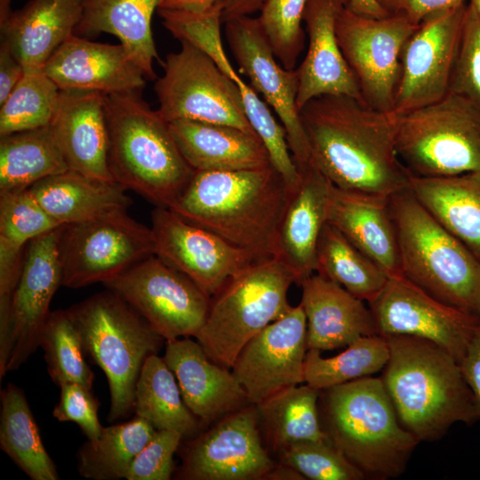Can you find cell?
<instances>
[{
	"label": "cell",
	"mask_w": 480,
	"mask_h": 480,
	"mask_svg": "<svg viewBox=\"0 0 480 480\" xmlns=\"http://www.w3.org/2000/svg\"><path fill=\"white\" fill-rule=\"evenodd\" d=\"M311 163L336 187L382 196L409 188L412 173L396 149L394 111L347 95H322L300 110Z\"/></svg>",
	"instance_id": "1"
},
{
	"label": "cell",
	"mask_w": 480,
	"mask_h": 480,
	"mask_svg": "<svg viewBox=\"0 0 480 480\" xmlns=\"http://www.w3.org/2000/svg\"><path fill=\"white\" fill-rule=\"evenodd\" d=\"M291 193L272 164L194 171L169 209L263 260L278 257L279 228Z\"/></svg>",
	"instance_id": "2"
},
{
	"label": "cell",
	"mask_w": 480,
	"mask_h": 480,
	"mask_svg": "<svg viewBox=\"0 0 480 480\" xmlns=\"http://www.w3.org/2000/svg\"><path fill=\"white\" fill-rule=\"evenodd\" d=\"M389 357L380 378L402 426L420 441L442 437L456 422L480 420V407L456 358L418 337H386Z\"/></svg>",
	"instance_id": "3"
},
{
	"label": "cell",
	"mask_w": 480,
	"mask_h": 480,
	"mask_svg": "<svg viewBox=\"0 0 480 480\" xmlns=\"http://www.w3.org/2000/svg\"><path fill=\"white\" fill-rule=\"evenodd\" d=\"M140 92L104 94L109 171L127 189L157 207L170 208L194 170L179 150L168 123Z\"/></svg>",
	"instance_id": "4"
},
{
	"label": "cell",
	"mask_w": 480,
	"mask_h": 480,
	"mask_svg": "<svg viewBox=\"0 0 480 480\" xmlns=\"http://www.w3.org/2000/svg\"><path fill=\"white\" fill-rule=\"evenodd\" d=\"M402 275L442 302L480 316V260L409 188L389 196Z\"/></svg>",
	"instance_id": "5"
},
{
	"label": "cell",
	"mask_w": 480,
	"mask_h": 480,
	"mask_svg": "<svg viewBox=\"0 0 480 480\" xmlns=\"http://www.w3.org/2000/svg\"><path fill=\"white\" fill-rule=\"evenodd\" d=\"M322 391L332 444L364 476H400L420 441L400 423L381 379L364 377Z\"/></svg>",
	"instance_id": "6"
},
{
	"label": "cell",
	"mask_w": 480,
	"mask_h": 480,
	"mask_svg": "<svg viewBox=\"0 0 480 480\" xmlns=\"http://www.w3.org/2000/svg\"><path fill=\"white\" fill-rule=\"evenodd\" d=\"M79 329L84 353L105 373L109 388L108 420L134 412L135 389L148 356L165 340L120 295L95 293L68 308Z\"/></svg>",
	"instance_id": "7"
},
{
	"label": "cell",
	"mask_w": 480,
	"mask_h": 480,
	"mask_svg": "<svg viewBox=\"0 0 480 480\" xmlns=\"http://www.w3.org/2000/svg\"><path fill=\"white\" fill-rule=\"evenodd\" d=\"M292 284L296 277L279 257L253 261L211 297L195 339L213 361L231 369L247 342L290 309Z\"/></svg>",
	"instance_id": "8"
},
{
	"label": "cell",
	"mask_w": 480,
	"mask_h": 480,
	"mask_svg": "<svg viewBox=\"0 0 480 480\" xmlns=\"http://www.w3.org/2000/svg\"><path fill=\"white\" fill-rule=\"evenodd\" d=\"M396 149L420 177L480 172V110L449 92L440 100L397 115Z\"/></svg>",
	"instance_id": "9"
},
{
	"label": "cell",
	"mask_w": 480,
	"mask_h": 480,
	"mask_svg": "<svg viewBox=\"0 0 480 480\" xmlns=\"http://www.w3.org/2000/svg\"><path fill=\"white\" fill-rule=\"evenodd\" d=\"M180 44L178 52L165 56L164 73L155 82L160 116L167 123L191 120L256 133L236 84L206 53L189 43Z\"/></svg>",
	"instance_id": "10"
},
{
	"label": "cell",
	"mask_w": 480,
	"mask_h": 480,
	"mask_svg": "<svg viewBox=\"0 0 480 480\" xmlns=\"http://www.w3.org/2000/svg\"><path fill=\"white\" fill-rule=\"evenodd\" d=\"M62 285L80 288L106 284L155 254L150 227L125 210L64 225L59 243Z\"/></svg>",
	"instance_id": "11"
},
{
	"label": "cell",
	"mask_w": 480,
	"mask_h": 480,
	"mask_svg": "<svg viewBox=\"0 0 480 480\" xmlns=\"http://www.w3.org/2000/svg\"><path fill=\"white\" fill-rule=\"evenodd\" d=\"M104 285L120 295L165 341L195 338L208 314L211 297L156 254Z\"/></svg>",
	"instance_id": "12"
},
{
	"label": "cell",
	"mask_w": 480,
	"mask_h": 480,
	"mask_svg": "<svg viewBox=\"0 0 480 480\" xmlns=\"http://www.w3.org/2000/svg\"><path fill=\"white\" fill-rule=\"evenodd\" d=\"M419 25L396 14L383 18L363 16L348 4L340 12L336 25L339 45L364 102L370 108L393 111L401 54Z\"/></svg>",
	"instance_id": "13"
},
{
	"label": "cell",
	"mask_w": 480,
	"mask_h": 480,
	"mask_svg": "<svg viewBox=\"0 0 480 480\" xmlns=\"http://www.w3.org/2000/svg\"><path fill=\"white\" fill-rule=\"evenodd\" d=\"M378 334L430 340L460 363L480 328V316L434 298L404 276L388 278L371 302Z\"/></svg>",
	"instance_id": "14"
},
{
	"label": "cell",
	"mask_w": 480,
	"mask_h": 480,
	"mask_svg": "<svg viewBox=\"0 0 480 480\" xmlns=\"http://www.w3.org/2000/svg\"><path fill=\"white\" fill-rule=\"evenodd\" d=\"M467 4L426 17L406 41L393 111L397 115L435 103L449 93Z\"/></svg>",
	"instance_id": "15"
},
{
	"label": "cell",
	"mask_w": 480,
	"mask_h": 480,
	"mask_svg": "<svg viewBox=\"0 0 480 480\" xmlns=\"http://www.w3.org/2000/svg\"><path fill=\"white\" fill-rule=\"evenodd\" d=\"M229 49L253 90L273 108L286 132L291 154L301 171L311 164L310 153L296 99L297 68L287 69L276 58L258 18L245 16L225 22Z\"/></svg>",
	"instance_id": "16"
},
{
	"label": "cell",
	"mask_w": 480,
	"mask_h": 480,
	"mask_svg": "<svg viewBox=\"0 0 480 480\" xmlns=\"http://www.w3.org/2000/svg\"><path fill=\"white\" fill-rule=\"evenodd\" d=\"M307 352V318L300 303L251 339L231 370L249 402L257 405L305 383Z\"/></svg>",
	"instance_id": "17"
},
{
	"label": "cell",
	"mask_w": 480,
	"mask_h": 480,
	"mask_svg": "<svg viewBox=\"0 0 480 480\" xmlns=\"http://www.w3.org/2000/svg\"><path fill=\"white\" fill-rule=\"evenodd\" d=\"M150 228L155 254L189 277L210 297L258 260L169 208L156 206Z\"/></svg>",
	"instance_id": "18"
},
{
	"label": "cell",
	"mask_w": 480,
	"mask_h": 480,
	"mask_svg": "<svg viewBox=\"0 0 480 480\" xmlns=\"http://www.w3.org/2000/svg\"><path fill=\"white\" fill-rule=\"evenodd\" d=\"M62 227L30 240L26 245L10 308L6 372L18 370L39 347L51 313L52 299L62 285L59 252Z\"/></svg>",
	"instance_id": "19"
},
{
	"label": "cell",
	"mask_w": 480,
	"mask_h": 480,
	"mask_svg": "<svg viewBox=\"0 0 480 480\" xmlns=\"http://www.w3.org/2000/svg\"><path fill=\"white\" fill-rule=\"evenodd\" d=\"M257 406L227 414L188 444L180 476L189 480L265 479L276 466L260 441Z\"/></svg>",
	"instance_id": "20"
},
{
	"label": "cell",
	"mask_w": 480,
	"mask_h": 480,
	"mask_svg": "<svg viewBox=\"0 0 480 480\" xmlns=\"http://www.w3.org/2000/svg\"><path fill=\"white\" fill-rule=\"evenodd\" d=\"M60 90L104 94L141 91L146 76L122 44L93 42L73 34L42 68Z\"/></svg>",
	"instance_id": "21"
},
{
	"label": "cell",
	"mask_w": 480,
	"mask_h": 480,
	"mask_svg": "<svg viewBox=\"0 0 480 480\" xmlns=\"http://www.w3.org/2000/svg\"><path fill=\"white\" fill-rule=\"evenodd\" d=\"M348 3V0L307 1L303 22L308 49L297 68L299 112L308 101L322 95H347L365 104L337 37V20Z\"/></svg>",
	"instance_id": "22"
},
{
	"label": "cell",
	"mask_w": 480,
	"mask_h": 480,
	"mask_svg": "<svg viewBox=\"0 0 480 480\" xmlns=\"http://www.w3.org/2000/svg\"><path fill=\"white\" fill-rule=\"evenodd\" d=\"M50 125L68 170L96 180L115 181L108 161L104 93L60 90Z\"/></svg>",
	"instance_id": "23"
},
{
	"label": "cell",
	"mask_w": 480,
	"mask_h": 480,
	"mask_svg": "<svg viewBox=\"0 0 480 480\" xmlns=\"http://www.w3.org/2000/svg\"><path fill=\"white\" fill-rule=\"evenodd\" d=\"M163 357L199 421L210 423L249 402L232 370L213 361L196 340L166 341Z\"/></svg>",
	"instance_id": "24"
},
{
	"label": "cell",
	"mask_w": 480,
	"mask_h": 480,
	"mask_svg": "<svg viewBox=\"0 0 480 480\" xmlns=\"http://www.w3.org/2000/svg\"><path fill=\"white\" fill-rule=\"evenodd\" d=\"M300 285L308 349L346 348L362 337L378 334L371 308L337 283L313 274Z\"/></svg>",
	"instance_id": "25"
},
{
	"label": "cell",
	"mask_w": 480,
	"mask_h": 480,
	"mask_svg": "<svg viewBox=\"0 0 480 480\" xmlns=\"http://www.w3.org/2000/svg\"><path fill=\"white\" fill-rule=\"evenodd\" d=\"M389 197L347 190L332 184L326 222L390 277L403 276Z\"/></svg>",
	"instance_id": "26"
},
{
	"label": "cell",
	"mask_w": 480,
	"mask_h": 480,
	"mask_svg": "<svg viewBox=\"0 0 480 480\" xmlns=\"http://www.w3.org/2000/svg\"><path fill=\"white\" fill-rule=\"evenodd\" d=\"M300 172V184L290 195L278 235V257L292 269L299 285L315 273L332 184L312 163Z\"/></svg>",
	"instance_id": "27"
},
{
	"label": "cell",
	"mask_w": 480,
	"mask_h": 480,
	"mask_svg": "<svg viewBox=\"0 0 480 480\" xmlns=\"http://www.w3.org/2000/svg\"><path fill=\"white\" fill-rule=\"evenodd\" d=\"M82 15V0H29L0 22L4 43L25 70L40 69L69 36Z\"/></svg>",
	"instance_id": "28"
},
{
	"label": "cell",
	"mask_w": 480,
	"mask_h": 480,
	"mask_svg": "<svg viewBox=\"0 0 480 480\" xmlns=\"http://www.w3.org/2000/svg\"><path fill=\"white\" fill-rule=\"evenodd\" d=\"M168 124L179 150L194 171L248 170L271 164L256 133L191 120H176Z\"/></svg>",
	"instance_id": "29"
},
{
	"label": "cell",
	"mask_w": 480,
	"mask_h": 480,
	"mask_svg": "<svg viewBox=\"0 0 480 480\" xmlns=\"http://www.w3.org/2000/svg\"><path fill=\"white\" fill-rule=\"evenodd\" d=\"M161 0H82V15L75 35L86 37L108 33L116 36L146 78H156L158 54L151 20Z\"/></svg>",
	"instance_id": "30"
},
{
	"label": "cell",
	"mask_w": 480,
	"mask_h": 480,
	"mask_svg": "<svg viewBox=\"0 0 480 480\" xmlns=\"http://www.w3.org/2000/svg\"><path fill=\"white\" fill-rule=\"evenodd\" d=\"M28 189L60 225L126 211L132 203L125 193L127 188L120 183L96 180L71 170L41 180Z\"/></svg>",
	"instance_id": "31"
},
{
	"label": "cell",
	"mask_w": 480,
	"mask_h": 480,
	"mask_svg": "<svg viewBox=\"0 0 480 480\" xmlns=\"http://www.w3.org/2000/svg\"><path fill=\"white\" fill-rule=\"evenodd\" d=\"M409 189L444 228L480 260V172L448 177L412 174Z\"/></svg>",
	"instance_id": "32"
},
{
	"label": "cell",
	"mask_w": 480,
	"mask_h": 480,
	"mask_svg": "<svg viewBox=\"0 0 480 480\" xmlns=\"http://www.w3.org/2000/svg\"><path fill=\"white\" fill-rule=\"evenodd\" d=\"M68 170L51 125L0 137V194Z\"/></svg>",
	"instance_id": "33"
},
{
	"label": "cell",
	"mask_w": 480,
	"mask_h": 480,
	"mask_svg": "<svg viewBox=\"0 0 480 480\" xmlns=\"http://www.w3.org/2000/svg\"><path fill=\"white\" fill-rule=\"evenodd\" d=\"M0 447L32 480H57L24 391L9 383L1 391Z\"/></svg>",
	"instance_id": "34"
},
{
	"label": "cell",
	"mask_w": 480,
	"mask_h": 480,
	"mask_svg": "<svg viewBox=\"0 0 480 480\" xmlns=\"http://www.w3.org/2000/svg\"><path fill=\"white\" fill-rule=\"evenodd\" d=\"M135 415L156 429H168L183 436L195 434L199 420L188 408L177 380L164 357L151 355L145 361L135 389Z\"/></svg>",
	"instance_id": "35"
},
{
	"label": "cell",
	"mask_w": 480,
	"mask_h": 480,
	"mask_svg": "<svg viewBox=\"0 0 480 480\" xmlns=\"http://www.w3.org/2000/svg\"><path fill=\"white\" fill-rule=\"evenodd\" d=\"M315 272L368 303L381 292L389 278L372 260L328 222L319 236Z\"/></svg>",
	"instance_id": "36"
},
{
	"label": "cell",
	"mask_w": 480,
	"mask_h": 480,
	"mask_svg": "<svg viewBox=\"0 0 480 480\" xmlns=\"http://www.w3.org/2000/svg\"><path fill=\"white\" fill-rule=\"evenodd\" d=\"M156 429L135 415L126 422L102 428L95 440H87L77 452V470L92 480L125 478L136 455L155 435Z\"/></svg>",
	"instance_id": "37"
},
{
	"label": "cell",
	"mask_w": 480,
	"mask_h": 480,
	"mask_svg": "<svg viewBox=\"0 0 480 480\" xmlns=\"http://www.w3.org/2000/svg\"><path fill=\"white\" fill-rule=\"evenodd\" d=\"M320 392L305 383L284 389L256 405L276 448L282 450L304 441H331L319 420Z\"/></svg>",
	"instance_id": "38"
},
{
	"label": "cell",
	"mask_w": 480,
	"mask_h": 480,
	"mask_svg": "<svg viewBox=\"0 0 480 480\" xmlns=\"http://www.w3.org/2000/svg\"><path fill=\"white\" fill-rule=\"evenodd\" d=\"M388 357V340L380 334L362 337L332 357H323L321 351L308 349L305 383L322 391L369 377L383 370Z\"/></svg>",
	"instance_id": "39"
},
{
	"label": "cell",
	"mask_w": 480,
	"mask_h": 480,
	"mask_svg": "<svg viewBox=\"0 0 480 480\" xmlns=\"http://www.w3.org/2000/svg\"><path fill=\"white\" fill-rule=\"evenodd\" d=\"M39 347L44 350L48 373L56 385L77 383L92 388L94 373L84 359L81 334L68 309L51 311Z\"/></svg>",
	"instance_id": "40"
},
{
	"label": "cell",
	"mask_w": 480,
	"mask_h": 480,
	"mask_svg": "<svg viewBox=\"0 0 480 480\" xmlns=\"http://www.w3.org/2000/svg\"><path fill=\"white\" fill-rule=\"evenodd\" d=\"M60 91L42 68L25 70L19 84L0 105V137L49 125Z\"/></svg>",
	"instance_id": "41"
},
{
	"label": "cell",
	"mask_w": 480,
	"mask_h": 480,
	"mask_svg": "<svg viewBox=\"0 0 480 480\" xmlns=\"http://www.w3.org/2000/svg\"><path fill=\"white\" fill-rule=\"evenodd\" d=\"M164 27L180 42L206 53L236 84L243 79L232 67L223 48L220 34L222 2L208 11L193 12L157 9Z\"/></svg>",
	"instance_id": "42"
},
{
	"label": "cell",
	"mask_w": 480,
	"mask_h": 480,
	"mask_svg": "<svg viewBox=\"0 0 480 480\" xmlns=\"http://www.w3.org/2000/svg\"><path fill=\"white\" fill-rule=\"evenodd\" d=\"M61 226L28 188L0 194V247L24 250L30 240Z\"/></svg>",
	"instance_id": "43"
},
{
	"label": "cell",
	"mask_w": 480,
	"mask_h": 480,
	"mask_svg": "<svg viewBox=\"0 0 480 480\" xmlns=\"http://www.w3.org/2000/svg\"><path fill=\"white\" fill-rule=\"evenodd\" d=\"M308 0H266L257 17L279 63L287 69L296 63L305 45L302 28Z\"/></svg>",
	"instance_id": "44"
},
{
	"label": "cell",
	"mask_w": 480,
	"mask_h": 480,
	"mask_svg": "<svg viewBox=\"0 0 480 480\" xmlns=\"http://www.w3.org/2000/svg\"><path fill=\"white\" fill-rule=\"evenodd\" d=\"M281 451L282 463L312 480H360L364 473L331 441H304Z\"/></svg>",
	"instance_id": "45"
},
{
	"label": "cell",
	"mask_w": 480,
	"mask_h": 480,
	"mask_svg": "<svg viewBox=\"0 0 480 480\" xmlns=\"http://www.w3.org/2000/svg\"><path fill=\"white\" fill-rule=\"evenodd\" d=\"M449 92L480 110V14L470 2L466 7Z\"/></svg>",
	"instance_id": "46"
},
{
	"label": "cell",
	"mask_w": 480,
	"mask_h": 480,
	"mask_svg": "<svg viewBox=\"0 0 480 480\" xmlns=\"http://www.w3.org/2000/svg\"><path fill=\"white\" fill-rule=\"evenodd\" d=\"M183 436L173 430L156 429L136 455L127 472V480H169L174 469L173 456Z\"/></svg>",
	"instance_id": "47"
},
{
	"label": "cell",
	"mask_w": 480,
	"mask_h": 480,
	"mask_svg": "<svg viewBox=\"0 0 480 480\" xmlns=\"http://www.w3.org/2000/svg\"><path fill=\"white\" fill-rule=\"evenodd\" d=\"M60 388V400L52 411V416L61 422L76 423L87 440L98 438L103 427L98 417L100 403L91 388L77 383L63 384Z\"/></svg>",
	"instance_id": "48"
},
{
	"label": "cell",
	"mask_w": 480,
	"mask_h": 480,
	"mask_svg": "<svg viewBox=\"0 0 480 480\" xmlns=\"http://www.w3.org/2000/svg\"><path fill=\"white\" fill-rule=\"evenodd\" d=\"M390 13L400 15L415 25L436 12L465 3L466 0H378Z\"/></svg>",
	"instance_id": "49"
},
{
	"label": "cell",
	"mask_w": 480,
	"mask_h": 480,
	"mask_svg": "<svg viewBox=\"0 0 480 480\" xmlns=\"http://www.w3.org/2000/svg\"><path fill=\"white\" fill-rule=\"evenodd\" d=\"M25 73L20 61L4 44H0V105L6 100Z\"/></svg>",
	"instance_id": "50"
},
{
	"label": "cell",
	"mask_w": 480,
	"mask_h": 480,
	"mask_svg": "<svg viewBox=\"0 0 480 480\" xmlns=\"http://www.w3.org/2000/svg\"><path fill=\"white\" fill-rule=\"evenodd\" d=\"M460 365L480 407V328L460 362Z\"/></svg>",
	"instance_id": "51"
},
{
	"label": "cell",
	"mask_w": 480,
	"mask_h": 480,
	"mask_svg": "<svg viewBox=\"0 0 480 480\" xmlns=\"http://www.w3.org/2000/svg\"><path fill=\"white\" fill-rule=\"evenodd\" d=\"M265 2L266 0H223L222 23L233 19L251 16L260 11Z\"/></svg>",
	"instance_id": "52"
},
{
	"label": "cell",
	"mask_w": 480,
	"mask_h": 480,
	"mask_svg": "<svg viewBox=\"0 0 480 480\" xmlns=\"http://www.w3.org/2000/svg\"><path fill=\"white\" fill-rule=\"evenodd\" d=\"M223 0H161L158 9L203 12Z\"/></svg>",
	"instance_id": "53"
},
{
	"label": "cell",
	"mask_w": 480,
	"mask_h": 480,
	"mask_svg": "<svg viewBox=\"0 0 480 480\" xmlns=\"http://www.w3.org/2000/svg\"><path fill=\"white\" fill-rule=\"evenodd\" d=\"M348 6L354 12L366 17L383 18L390 14L378 0H348Z\"/></svg>",
	"instance_id": "54"
},
{
	"label": "cell",
	"mask_w": 480,
	"mask_h": 480,
	"mask_svg": "<svg viewBox=\"0 0 480 480\" xmlns=\"http://www.w3.org/2000/svg\"><path fill=\"white\" fill-rule=\"evenodd\" d=\"M265 479L302 480L305 479L296 469L284 463L275 466L265 476Z\"/></svg>",
	"instance_id": "55"
},
{
	"label": "cell",
	"mask_w": 480,
	"mask_h": 480,
	"mask_svg": "<svg viewBox=\"0 0 480 480\" xmlns=\"http://www.w3.org/2000/svg\"><path fill=\"white\" fill-rule=\"evenodd\" d=\"M469 2L473 4V6L476 9L478 13L480 14V0H469Z\"/></svg>",
	"instance_id": "56"
}]
</instances>
